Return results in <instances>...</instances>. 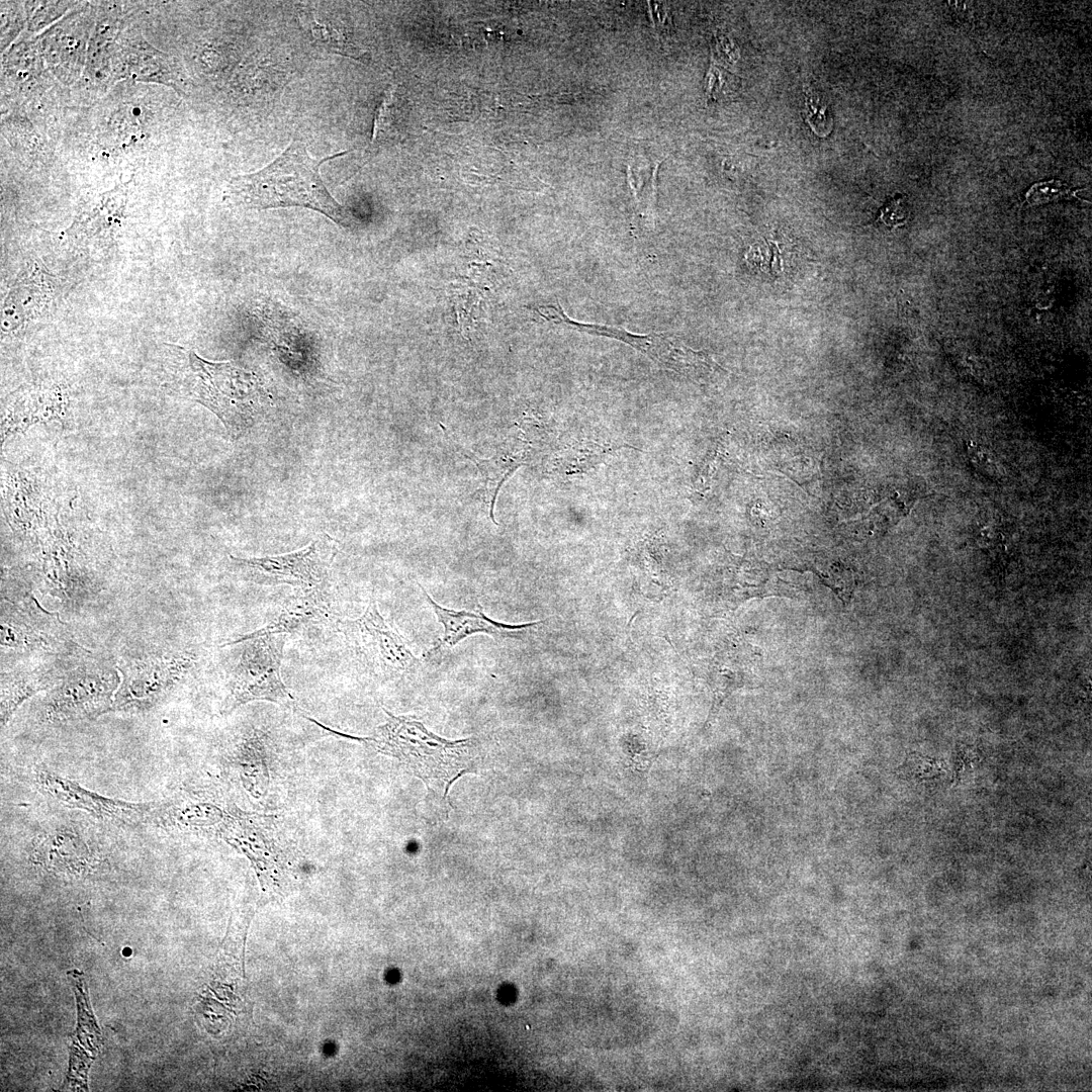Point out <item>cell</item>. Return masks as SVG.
<instances>
[{
  "label": "cell",
  "instance_id": "obj_1",
  "mask_svg": "<svg viewBox=\"0 0 1092 1092\" xmlns=\"http://www.w3.org/2000/svg\"><path fill=\"white\" fill-rule=\"evenodd\" d=\"M345 154L313 158L302 143L292 142L268 166L234 178L228 190L229 198L247 209L306 207L348 226L352 223L351 214L331 195L320 174L323 163Z\"/></svg>",
  "mask_w": 1092,
  "mask_h": 1092
},
{
  "label": "cell",
  "instance_id": "obj_2",
  "mask_svg": "<svg viewBox=\"0 0 1092 1092\" xmlns=\"http://www.w3.org/2000/svg\"><path fill=\"white\" fill-rule=\"evenodd\" d=\"M383 710L386 722L372 736L357 738L398 759L429 789L446 798L451 785L474 768L472 739L447 740L412 716H395Z\"/></svg>",
  "mask_w": 1092,
  "mask_h": 1092
},
{
  "label": "cell",
  "instance_id": "obj_3",
  "mask_svg": "<svg viewBox=\"0 0 1092 1092\" xmlns=\"http://www.w3.org/2000/svg\"><path fill=\"white\" fill-rule=\"evenodd\" d=\"M186 363L172 386L202 403L223 423L233 438L251 427L263 407L265 391L257 377L232 363H212L183 349Z\"/></svg>",
  "mask_w": 1092,
  "mask_h": 1092
},
{
  "label": "cell",
  "instance_id": "obj_4",
  "mask_svg": "<svg viewBox=\"0 0 1092 1092\" xmlns=\"http://www.w3.org/2000/svg\"><path fill=\"white\" fill-rule=\"evenodd\" d=\"M339 630L363 673L383 680L404 677L421 668L405 639L379 612L371 596L363 614L339 621Z\"/></svg>",
  "mask_w": 1092,
  "mask_h": 1092
},
{
  "label": "cell",
  "instance_id": "obj_5",
  "mask_svg": "<svg viewBox=\"0 0 1092 1092\" xmlns=\"http://www.w3.org/2000/svg\"><path fill=\"white\" fill-rule=\"evenodd\" d=\"M536 309L541 316L556 325L628 344L662 368L697 382H705L717 373L725 371L706 352L692 349L671 333L642 335L610 325L580 323L570 318L559 304H539Z\"/></svg>",
  "mask_w": 1092,
  "mask_h": 1092
},
{
  "label": "cell",
  "instance_id": "obj_6",
  "mask_svg": "<svg viewBox=\"0 0 1092 1092\" xmlns=\"http://www.w3.org/2000/svg\"><path fill=\"white\" fill-rule=\"evenodd\" d=\"M119 685L111 666L85 660L61 672L42 702L41 716L57 725L94 719L113 710Z\"/></svg>",
  "mask_w": 1092,
  "mask_h": 1092
},
{
  "label": "cell",
  "instance_id": "obj_7",
  "mask_svg": "<svg viewBox=\"0 0 1092 1092\" xmlns=\"http://www.w3.org/2000/svg\"><path fill=\"white\" fill-rule=\"evenodd\" d=\"M1 647L2 653L66 657L80 648L60 620L22 589H2Z\"/></svg>",
  "mask_w": 1092,
  "mask_h": 1092
},
{
  "label": "cell",
  "instance_id": "obj_8",
  "mask_svg": "<svg viewBox=\"0 0 1092 1092\" xmlns=\"http://www.w3.org/2000/svg\"><path fill=\"white\" fill-rule=\"evenodd\" d=\"M286 636L263 635L247 640L235 666L222 712L230 713L254 701H267L297 710L294 697L281 677Z\"/></svg>",
  "mask_w": 1092,
  "mask_h": 1092
},
{
  "label": "cell",
  "instance_id": "obj_9",
  "mask_svg": "<svg viewBox=\"0 0 1092 1092\" xmlns=\"http://www.w3.org/2000/svg\"><path fill=\"white\" fill-rule=\"evenodd\" d=\"M337 553V541L324 533L294 552L250 558L232 556L231 560L237 574L247 582L313 589L329 586L330 569Z\"/></svg>",
  "mask_w": 1092,
  "mask_h": 1092
},
{
  "label": "cell",
  "instance_id": "obj_10",
  "mask_svg": "<svg viewBox=\"0 0 1092 1092\" xmlns=\"http://www.w3.org/2000/svg\"><path fill=\"white\" fill-rule=\"evenodd\" d=\"M192 665L184 654L151 655L123 660L118 664L122 680L114 697L113 710H149L163 700Z\"/></svg>",
  "mask_w": 1092,
  "mask_h": 1092
},
{
  "label": "cell",
  "instance_id": "obj_11",
  "mask_svg": "<svg viewBox=\"0 0 1092 1092\" xmlns=\"http://www.w3.org/2000/svg\"><path fill=\"white\" fill-rule=\"evenodd\" d=\"M38 788L55 800L101 819L123 824L151 822L157 804L112 799L90 791L46 767L37 768Z\"/></svg>",
  "mask_w": 1092,
  "mask_h": 1092
},
{
  "label": "cell",
  "instance_id": "obj_12",
  "mask_svg": "<svg viewBox=\"0 0 1092 1092\" xmlns=\"http://www.w3.org/2000/svg\"><path fill=\"white\" fill-rule=\"evenodd\" d=\"M332 615L330 586L299 589L295 596L283 603L279 612L267 625L230 640L223 645L243 643L263 635L304 634L305 631L329 623Z\"/></svg>",
  "mask_w": 1092,
  "mask_h": 1092
},
{
  "label": "cell",
  "instance_id": "obj_13",
  "mask_svg": "<svg viewBox=\"0 0 1092 1092\" xmlns=\"http://www.w3.org/2000/svg\"><path fill=\"white\" fill-rule=\"evenodd\" d=\"M426 601L433 609L438 622L443 626V634L438 638L425 656H431L444 648L454 647L465 638L474 634H486L495 639L517 638L527 630L542 623L541 621L512 625L487 617L481 609L475 611L447 609L439 605L428 592L420 585Z\"/></svg>",
  "mask_w": 1092,
  "mask_h": 1092
},
{
  "label": "cell",
  "instance_id": "obj_14",
  "mask_svg": "<svg viewBox=\"0 0 1092 1092\" xmlns=\"http://www.w3.org/2000/svg\"><path fill=\"white\" fill-rule=\"evenodd\" d=\"M74 993L76 995L78 1023L70 1048V1066L66 1083L70 1088H87L88 1069L102 1045V1037L92 1013L87 987L79 971H70Z\"/></svg>",
  "mask_w": 1092,
  "mask_h": 1092
},
{
  "label": "cell",
  "instance_id": "obj_15",
  "mask_svg": "<svg viewBox=\"0 0 1092 1092\" xmlns=\"http://www.w3.org/2000/svg\"><path fill=\"white\" fill-rule=\"evenodd\" d=\"M54 284L53 276L36 263L19 276L3 302L2 330H17L36 317L51 301Z\"/></svg>",
  "mask_w": 1092,
  "mask_h": 1092
},
{
  "label": "cell",
  "instance_id": "obj_16",
  "mask_svg": "<svg viewBox=\"0 0 1092 1092\" xmlns=\"http://www.w3.org/2000/svg\"><path fill=\"white\" fill-rule=\"evenodd\" d=\"M33 856L48 869L65 873L84 872L94 861L86 841L68 828L56 829L40 836L35 843Z\"/></svg>",
  "mask_w": 1092,
  "mask_h": 1092
},
{
  "label": "cell",
  "instance_id": "obj_17",
  "mask_svg": "<svg viewBox=\"0 0 1092 1092\" xmlns=\"http://www.w3.org/2000/svg\"><path fill=\"white\" fill-rule=\"evenodd\" d=\"M126 199L127 184L101 194L76 218L69 235L84 240L112 239L123 218Z\"/></svg>",
  "mask_w": 1092,
  "mask_h": 1092
},
{
  "label": "cell",
  "instance_id": "obj_18",
  "mask_svg": "<svg viewBox=\"0 0 1092 1092\" xmlns=\"http://www.w3.org/2000/svg\"><path fill=\"white\" fill-rule=\"evenodd\" d=\"M62 672L61 666L19 667L1 673V727L16 709L36 693L51 688Z\"/></svg>",
  "mask_w": 1092,
  "mask_h": 1092
},
{
  "label": "cell",
  "instance_id": "obj_19",
  "mask_svg": "<svg viewBox=\"0 0 1092 1092\" xmlns=\"http://www.w3.org/2000/svg\"><path fill=\"white\" fill-rule=\"evenodd\" d=\"M505 452L506 450L502 451L496 457L487 460H472L484 477L485 486L491 499L490 517L493 522L492 510L498 489L502 483L524 463L528 453V445L524 442L510 445L507 448V453Z\"/></svg>",
  "mask_w": 1092,
  "mask_h": 1092
},
{
  "label": "cell",
  "instance_id": "obj_20",
  "mask_svg": "<svg viewBox=\"0 0 1092 1092\" xmlns=\"http://www.w3.org/2000/svg\"><path fill=\"white\" fill-rule=\"evenodd\" d=\"M305 26L310 32L313 41L327 48L336 54H341L353 59L364 60L366 53L351 43L340 31L334 29L329 23L316 20L313 14L304 16Z\"/></svg>",
  "mask_w": 1092,
  "mask_h": 1092
},
{
  "label": "cell",
  "instance_id": "obj_21",
  "mask_svg": "<svg viewBox=\"0 0 1092 1092\" xmlns=\"http://www.w3.org/2000/svg\"><path fill=\"white\" fill-rule=\"evenodd\" d=\"M803 115L811 130L819 138H826L833 129V118L828 104L815 94H805Z\"/></svg>",
  "mask_w": 1092,
  "mask_h": 1092
},
{
  "label": "cell",
  "instance_id": "obj_22",
  "mask_svg": "<svg viewBox=\"0 0 1092 1092\" xmlns=\"http://www.w3.org/2000/svg\"><path fill=\"white\" fill-rule=\"evenodd\" d=\"M1076 191L1065 182L1054 179L1033 184L1025 193V199L1030 205H1039L1074 196Z\"/></svg>",
  "mask_w": 1092,
  "mask_h": 1092
},
{
  "label": "cell",
  "instance_id": "obj_23",
  "mask_svg": "<svg viewBox=\"0 0 1092 1092\" xmlns=\"http://www.w3.org/2000/svg\"><path fill=\"white\" fill-rule=\"evenodd\" d=\"M899 770L912 780L925 781L940 776L944 769L941 761L914 752L907 756Z\"/></svg>",
  "mask_w": 1092,
  "mask_h": 1092
},
{
  "label": "cell",
  "instance_id": "obj_24",
  "mask_svg": "<svg viewBox=\"0 0 1092 1092\" xmlns=\"http://www.w3.org/2000/svg\"><path fill=\"white\" fill-rule=\"evenodd\" d=\"M908 213L904 197L896 195L889 199L880 209L878 220L887 226L897 228L905 223Z\"/></svg>",
  "mask_w": 1092,
  "mask_h": 1092
}]
</instances>
